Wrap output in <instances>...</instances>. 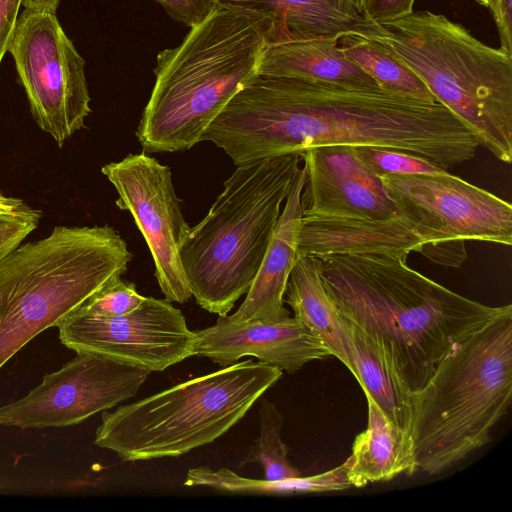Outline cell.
<instances>
[{
    "label": "cell",
    "instance_id": "obj_6",
    "mask_svg": "<svg viewBox=\"0 0 512 512\" xmlns=\"http://www.w3.org/2000/svg\"><path fill=\"white\" fill-rule=\"evenodd\" d=\"M132 260L111 226H56L0 259V369L42 331L121 278Z\"/></svg>",
    "mask_w": 512,
    "mask_h": 512
},
{
    "label": "cell",
    "instance_id": "obj_9",
    "mask_svg": "<svg viewBox=\"0 0 512 512\" xmlns=\"http://www.w3.org/2000/svg\"><path fill=\"white\" fill-rule=\"evenodd\" d=\"M379 177L434 264L459 268L468 240L512 245V205L489 191L448 171Z\"/></svg>",
    "mask_w": 512,
    "mask_h": 512
},
{
    "label": "cell",
    "instance_id": "obj_10",
    "mask_svg": "<svg viewBox=\"0 0 512 512\" xmlns=\"http://www.w3.org/2000/svg\"><path fill=\"white\" fill-rule=\"evenodd\" d=\"M8 51L34 120L62 147L91 112L84 59L56 15L46 12L24 10Z\"/></svg>",
    "mask_w": 512,
    "mask_h": 512
},
{
    "label": "cell",
    "instance_id": "obj_14",
    "mask_svg": "<svg viewBox=\"0 0 512 512\" xmlns=\"http://www.w3.org/2000/svg\"><path fill=\"white\" fill-rule=\"evenodd\" d=\"M306 172L302 215L390 220L401 216L379 176L352 146H323L301 154Z\"/></svg>",
    "mask_w": 512,
    "mask_h": 512
},
{
    "label": "cell",
    "instance_id": "obj_1",
    "mask_svg": "<svg viewBox=\"0 0 512 512\" xmlns=\"http://www.w3.org/2000/svg\"><path fill=\"white\" fill-rule=\"evenodd\" d=\"M202 141L223 149L236 166L342 145L395 149L446 170L471 160L480 146L439 102L263 74L231 98Z\"/></svg>",
    "mask_w": 512,
    "mask_h": 512
},
{
    "label": "cell",
    "instance_id": "obj_16",
    "mask_svg": "<svg viewBox=\"0 0 512 512\" xmlns=\"http://www.w3.org/2000/svg\"><path fill=\"white\" fill-rule=\"evenodd\" d=\"M224 7L264 16L270 23L267 44L339 38L348 33L370 37L379 27L352 0H217Z\"/></svg>",
    "mask_w": 512,
    "mask_h": 512
},
{
    "label": "cell",
    "instance_id": "obj_36",
    "mask_svg": "<svg viewBox=\"0 0 512 512\" xmlns=\"http://www.w3.org/2000/svg\"><path fill=\"white\" fill-rule=\"evenodd\" d=\"M352 1L354 3H356L358 6L363 8V4H364L365 0H352Z\"/></svg>",
    "mask_w": 512,
    "mask_h": 512
},
{
    "label": "cell",
    "instance_id": "obj_20",
    "mask_svg": "<svg viewBox=\"0 0 512 512\" xmlns=\"http://www.w3.org/2000/svg\"><path fill=\"white\" fill-rule=\"evenodd\" d=\"M294 317L305 324L356 378L352 342L347 326L328 296L317 259L297 252L284 295Z\"/></svg>",
    "mask_w": 512,
    "mask_h": 512
},
{
    "label": "cell",
    "instance_id": "obj_26",
    "mask_svg": "<svg viewBox=\"0 0 512 512\" xmlns=\"http://www.w3.org/2000/svg\"><path fill=\"white\" fill-rule=\"evenodd\" d=\"M354 148L360 160L377 176L438 174L447 171L425 159L395 149L372 146Z\"/></svg>",
    "mask_w": 512,
    "mask_h": 512
},
{
    "label": "cell",
    "instance_id": "obj_5",
    "mask_svg": "<svg viewBox=\"0 0 512 512\" xmlns=\"http://www.w3.org/2000/svg\"><path fill=\"white\" fill-rule=\"evenodd\" d=\"M301 160L292 153L237 166L207 215L190 228L179 255L202 309L226 316L249 290Z\"/></svg>",
    "mask_w": 512,
    "mask_h": 512
},
{
    "label": "cell",
    "instance_id": "obj_12",
    "mask_svg": "<svg viewBox=\"0 0 512 512\" xmlns=\"http://www.w3.org/2000/svg\"><path fill=\"white\" fill-rule=\"evenodd\" d=\"M57 328L61 343L75 352L100 354L151 372L193 356L196 342L182 311L154 297H145L136 309L112 318L74 310Z\"/></svg>",
    "mask_w": 512,
    "mask_h": 512
},
{
    "label": "cell",
    "instance_id": "obj_11",
    "mask_svg": "<svg viewBox=\"0 0 512 512\" xmlns=\"http://www.w3.org/2000/svg\"><path fill=\"white\" fill-rule=\"evenodd\" d=\"M151 371L79 351L25 397L0 406V426L44 429L79 424L134 397Z\"/></svg>",
    "mask_w": 512,
    "mask_h": 512
},
{
    "label": "cell",
    "instance_id": "obj_4",
    "mask_svg": "<svg viewBox=\"0 0 512 512\" xmlns=\"http://www.w3.org/2000/svg\"><path fill=\"white\" fill-rule=\"evenodd\" d=\"M512 397V310L451 349L411 392L417 471L441 473L491 440Z\"/></svg>",
    "mask_w": 512,
    "mask_h": 512
},
{
    "label": "cell",
    "instance_id": "obj_25",
    "mask_svg": "<svg viewBox=\"0 0 512 512\" xmlns=\"http://www.w3.org/2000/svg\"><path fill=\"white\" fill-rule=\"evenodd\" d=\"M353 462L350 455L341 465L321 474L291 477L281 480L250 479L248 490L252 494H286L341 491L352 487L349 471Z\"/></svg>",
    "mask_w": 512,
    "mask_h": 512
},
{
    "label": "cell",
    "instance_id": "obj_34",
    "mask_svg": "<svg viewBox=\"0 0 512 512\" xmlns=\"http://www.w3.org/2000/svg\"><path fill=\"white\" fill-rule=\"evenodd\" d=\"M60 0H21L26 11L46 12L56 15Z\"/></svg>",
    "mask_w": 512,
    "mask_h": 512
},
{
    "label": "cell",
    "instance_id": "obj_19",
    "mask_svg": "<svg viewBox=\"0 0 512 512\" xmlns=\"http://www.w3.org/2000/svg\"><path fill=\"white\" fill-rule=\"evenodd\" d=\"M258 74L327 82L354 88H380L338 45V38L266 44Z\"/></svg>",
    "mask_w": 512,
    "mask_h": 512
},
{
    "label": "cell",
    "instance_id": "obj_3",
    "mask_svg": "<svg viewBox=\"0 0 512 512\" xmlns=\"http://www.w3.org/2000/svg\"><path fill=\"white\" fill-rule=\"evenodd\" d=\"M269 21L219 5L182 42L162 50L155 82L136 130L146 154L192 148L253 77L267 44Z\"/></svg>",
    "mask_w": 512,
    "mask_h": 512
},
{
    "label": "cell",
    "instance_id": "obj_8",
    "mask_svg": "<svg viewBox=\"0 0 512 512\" xmlns=\"http://www.w3.org/2000/svg\"><path fill=\"white\" fill-rule=\"evenodd\" d=\"M281 376L259 361L222 367L103 411L94 443L122 461L181 456L228 432Z\"/></svg>",
    "mask_w": 512,
    "mask_h": 512
},
{
    "label": "cell",
    "instance_id": "obj_21",
    "mask_svg": "<svg viewBox=\"0 0 512 512\" xmlns=\"http://www.w3.org/2000/svg\"><path fill=\"white\" fill-rule=\"evenodd\" d=\"M366 399L368 423L355 437L349 471L352 487L357 488L417 471L410 433L394 424L371 397Z\"/></svg>",
    "mask_w": 512,
    "mask_h": 512
},
{
    "label": "cell",
    "instance_id": "obj_30",
    "mask_svg": "<svg viewBox=\"0 0 512 512\" xmlns=\"http://www.w3.org/2000/svg\"><path fill=\"white\" fill-rule=\"evenodd\" d=\"M415 0H365L363 9L375 23L397 20L413 13Z\"/></svg>",
    "mask_w": 512,
    "mask_h": 512
},
{
    "label": "cell",
    "instance_id": "obj_23",
    "mask_svg": "<svg viewBox=\"0 0 512 512\" xmlns=\"http://www.w3.org/2000/svg\"><path fill=\"white\" fill-rule=\"evenodd\" d=\"M344 55L370 75L381 89L404 97L438 102L425 83L379 41L355 33L338 38Z\"/></svg>",
    "mask_w": 512,
    "mask_h": 512
},
{
    "label": "cell",
    "instance_id": "obj_28",
    "mask_svg": "<svg viewBox=\"0 0 512 512\" xmlns=\"http://www.w3.org/2000/svg\"><path fill=\"white\" fill-rule=\"evenodd\" d=\"M177 22L190 28L203 22L219 4L217 0H156Z\"/></svg>",
    "mask_w": 512,
    "mask_h": 512
},
{
    "label": "cell",
    "instance_id": "obj_7",
    "mask_svg": "<svg viewBox=\"0 0 512 512\" xmlns=\"http://www.w3.org/2000/svg\"><path fill=\"white\" fill-rule=\"evenodd\" d=\"M369 38L387 47L457 115L480 146L512 160V56L459 23L427 10L378 23Z\"/></svg>",
    "mask_w": 512,
    "mask_h": 512
},
{
    "label": "cell",
    "instance_id": "obj_35",
    "mask_svg": "<svg viewBox=\"0 0 512 512\" xmlns=\"http://www.w3.org/2000/svg\"><path fill=\"white\" fill-rule=\"evenodd\" d=\"M475 2H477L478 4L482 5V6H485V7H490L491 4L495 1V0H473Z\"/></svg>",
    "mask_w": 512,
    "mask_h": 512
},
{
    "label": "cell",
    "instance_id": "obj_31",
    "mask_svg": "<svg viewBox=\"0 0 512 512\" xmlns=\"http://www.w3.org/2000/svg\"><path fill=\"white\" fill-rule=\"evenodd\" d=\"M512 0H495L489 7L495 20L501 49L512 56Z\"/></svg>",
    "mask_w": 512,
    "mask_h": 512
},
{
    "label": "cell",
    "instance_id": "obj_29",
    "mask_svg": "<svg viewBox=\"0 0 512 512\" xmlns=\"http://www.w3.org/2000/svg\"><path fill=\"white\" fill-rule=\"evenodd\" d=\"M42 213L28 217H0V259L22 244L36 229Z\"/></svg>",
    "mask_w": 512,
    "mask_h": 512
},
{
    "label": "cell",
    "instance_id": "obj_22",
    "mask_svg": "<svg viewBox=\"0 0 512 512\" xmlns=\"http://www.w3.org/2000/svg\"><path fill=\"white\" fill-rule=\"evenodd\" d=\"M342 319L353 346L356 380L365 396L371 397L394 424L410 433L411 392L396 375L376 341Z\"/></svg>",
    "mask_w": 512,
    "mask_h": 512
},
{
    "label": "cell",
    "instance_id": "obj_24",
    "mask_svg": "<svg viewBox=\"0 0 512 512\" xmlns=\"http://www.w3.org/2000/svg\"><path fill=\"white\" fill-rule=\"evenodd\" d=\"M259 400L260 434L241 461V466L253 463L261 464L266 480H281L300 476V471L289 463L287 459L289 449L281 440L283 415L274 403L262 396Z\"/></svg>",
    "mask_w": 512,
    "mask_h": 512
},
{
    "label": "cell",
    "instance_id": "obj_2",
    "mask_svg": "<svg viewBox=\"0 0 512 512\" xmlns=\"http://www.w3.org/2000/svg\"><path fill=\"white\" fill-rule=\"evenodd\" d=\"M408 254L315 257L324 288L343 318L376 341L410 392L425 385L453 347L512 310L464 297L407 264Z\"/></svg>",
    "mask_w": 512,
    "mask_h": 512
},
{
    "label": "cell",
    "instance_id": "obj_33",
    "mask_svg": "<svg viewBox=\"0 0 512 512\" xmlns=\"http://www.w3.org/2000/svg\"><path fill=\"white\" fill-rule=\"evenodd\" d=\"M41 213L40 210L27 205L22 199L7 196L0 190V217H28Z\"/></svg>",
    "mask_w": 512,
    "mask_h": 512
},
{
    "label": "cell",
    "instance_id": "obj_15",
    "mask_svg": "<svg viewBox=\"0 0 512 512\" xmlns=\"http://www.w3.org/2000/svg\"><path fill=\"white\" fill-rule=\"evenodd\" d=\"M194 355L222 367L253 356L259 362L288 373L306 363L332 356L324 343L297 318L276 322L234 323L219 316L208 328L195 331Z\"/></svg>",
    "mask_w": 512,
    "mask_h": 512
},
{
    "label": "cell",
    "instance_id": "obj_27",
    "mask_svg": "<svg viewBox=\"0 0 512 512\" xmlns=\"http://www.w3.org/2000/svg\"><path fill=\"white\" fill-rule=\"evenodd\" d=\"M144 298L133 283L118 278L94 293L76 311L93 317L112 318L136 309Z\"/></svg>",
    "mask_w": 512,
    "mask_h": 512
},
{
    "label": "cell",
    "instance_id": "obj_13",
    "mask_svg": "<svg viewBox=\"0 0 512 512\" xmlns=\"http://www.w3.org/2000/svg\"><path fill=\"white\" fill-rule=\"evenodd\" d=\"M101 171L118 193L117 207L130 212L142 233L165 299L187 302L192 293L179 248L191 227L183 217L170 167L143 152L106 164Z\"/></svg>",
    "mask_w": 512,
    "mask_h": 512
},
{
    "label": "cell",
    "instance_id": "obj_32",
    "mask_svg": "<svg viewBox=\"0 0 512 512\" xmlns=\"http://www.w3.org/2000/svg\"><path fill=\"white\" fill-rule=\"evenodd\" d=\"M21 0H0V63L14 33Z\"/></svg>",
    "mask_w": 512,
    "mask_h": 512
},
{
    "label": "cell",
    "instance_id": "obj_18",
    "mask_svg": "<svg viewBox=\"0 0 512 512\" xmlns=\"http://www.w3.org/2000/svg\"><path fill=\"white\" fill-rule=\"evenodd\" d=\"M421 239L401 215L367 220L302 215L297 252L313 257L331 254L419 252Z\"/></svg>",
    "mask_w": 512,
    "mask_h": 512
},
{
    "label": "cell",
    "instance_id": "obj_17",
    "mask_svg": "<svg viewBox=\"0 0 512 512\" xmlns=\"http://www.w3.org/2000/svg\"><path fill=\"white\" fill-rule=\"evenodd\" d=\"M305 177L303 166L294 176L270 244L244 301L235 313L226 315L229 321L276 322L290 316L284 307V295L297 256Z\"/></svg>",
    "mask_w": 512,
    "mask_h": 512
}]
</instances>
